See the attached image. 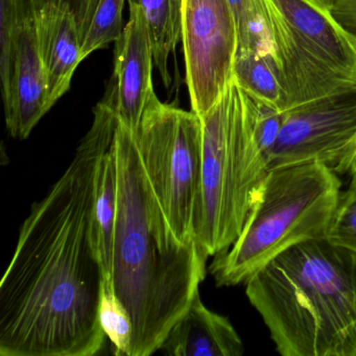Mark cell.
<instances>
[{
	"label": "cell",
	"instance_id": "obj_20",
	"mask_svg": "<svg viewBox=\"0 0 356 356\" xmlns=\"http://www.w3.org/2000/svg\"><path fill=\"white\" fill-rule=\"evenodd\" d=\"M326 237L356 253V193L341 191Z\"/></svg>",
	"mask_w": 356,
	"mask_h": 356
},
{
	"label": "cell",
	"instance_id": "obj_5",
	"mask_svg": "<svg viewBox=\"0 0 356 356\" xmlns=\"http://www.w3.org/2000/svg\"><path fill=\"white\" fill-rule=\"evenodd\" d=\"M341 187L337 172L321 163L268 170L236 241L214 255L209 270L216 285L245 283L291 245L326 236Z\"/></svg>",
	"mask_w": 356,
	"mask_h": 356
},
{
	"label": "cell",
	"instance_id": "obj_23",
	"mask_svg": "<svg viewBox=\"0 0 356 356\" xmlns=\"http://www.w3.org/2000/svg\"><path fill=\"white\" fill-rule=\"evenodd\" d=\"M348 174L350 175V185L349 191H354L356 193V152L354 155L353 160H352L351 166H350L349 172Z\"/></svg>",
	"mask_w": 356,
	"mask_h": 356
},
{
	"label": "cell",
	"instance_id": "obj_11",
	"mask_svg": "<svg viewBox=\"0 0 356 356\" xmlns=\"http://www.w3.org/2000/svg\"><path fill=\"white\" fill-rule=\"evenodd\" d=\"M0 79L8 132L13 138L26 139L47 113L37 19L18 32L9 56L0 63Z\"/></svg>",
	"mask_w": 356,
	"mask_h": 356
},
{
	"label": "cell",
	"instance_id": "obj_13",
	"mask_svg": "<svg viewBox=\"0 0 356 356\" xmlns=\"http://www.w3.org/2000/svg\"><path fill=\"white\" fill-rule=\"evenodd\" d=\"M39 49L47 78V112L70 90L72 76L82 59V41L70 14L37 18Z\"/></svg>",
	"mask_w": 356,
	"mask_h": 356
},
{
	"label": "cell",
	"instance_id": "obj_18",
	"mask_svg": "<svg viewBox=\"0 0 356 356\" xmlns=\"http://www.w3.org/2000/svg\"><path fill=\"white\" fill-rule=\"evenodd\" d=\"M126 0H99L82 45V59L116 42L124 32L122 10Z\"/></svg>",
	"mask_w": 356,
	"mask_h": 356
},
{
	"label": "cell",
	"instance_id": "obj_1",
	"mask_svg": "<svg viewBox=\"0 0 356 356\" xmlns=\"http://www.w3.org/2000/svg\"><path fill=\"white\" fill-rule=\"evenodd\" d=\"M118 116L101 101L90 130L51 191L31 208L0 283V355L92 356L105 276L95 227L97 160Z\"/></svg>",
	"mask_w": 356,
	"mask_h": 356
},
{
	"label": "cell",
	"instance_id": "obj_8",
	"mask_svg": "<svg viewBox=\"0 0 356 356\" xmlns=\"http://www.w3.org/2000/svg\"><path fill=\"white\" fill-rule=\"evenodd\" d=\"M356 152V90L301 104L282 112L268 170L321 163L337 174L349 172Z\"/></svg>",
	"mask_w": 356,
	"mask_h": 356
},
{
	"label": "cell",
	"instance_id": "obj_7",
	"mask_svg": "<svg viewBox=\"0 0 356 356\" xmlns=\"http://www.w3.org/2000/svg\"><path fill=\"white\" fill-rule=\"evenodd\" d=\"M135 135L147 178L172 232L181 243H197L202 174L200 116L156 97Z\"/></svg>",
	"mask_w": 356,
	"mask_h": 356
},
{
	"label": "cell",
	"instance_id": "obj_4",
	"mask_svg": "<svg viewBox=\"0 0 356 356\" xmlns=\"http://www.w3.org/2000/svg\"><path fill=\"white\" fill-rule=\"evenodd\" d=\"M258 99L232 79L203 115L202 174L195 236L208 256L241 232L268 164L256 136Z\"/></svg>",
	"mask_w": 356,
	"mask_h": 356
},
{
	"label": "cell",
	"instance_id": "obj_14",
	"mask_svg": "<svg viewBox=\"0 0 356 356\" xmlns=\"http://www.w3.org/2000/svg\"><path fill=\"white\" fill-rule=\"evenodd\" d=\"M113 141V140H112ZM112 145V143H111ZM95 227L99 259L103 266L106 285L111 289L113 275L114 234L118 213V177L111 145L97 160L95 178Z\"/></svg>",
	"mask_w": 356,
	"mask_h": 356
},
{
	"label": "cell",
	"instance_id": "obj_21",
	"mask_svg": "<svg viewBox=\"0 0 356 356\" xmlns=\"http://www.w3.org/2000/svg\"><path fill=\"white\" fill-rule=\"evenodd\" d=\"M99 3V0H33L37 18L56 13L72 15L78 26L82 45Z\"/></svg>",
	"mask_w": 356,
	"mask_h": 356
},
{
	"label": "cell",
	"instance_id": "obj_10",
	"mask_svg": "<svg viewBox=\"0 0 356 356\" xmlns=\"http://www.w3.org/2000/svg\"><path fill=\"white\" fill-rule=\"evenodd\" d=\"M130 18L115 42L114 72L106 97L118 120L136 134L145 110L157 97L153 86L154 54L140 6L129 0Z\"/></svg>",
	"mask_w": 356,
	"mask_h": 356
},
{
	"label": "cell",
	"instance_id": "obj_3",
	"mask_svg": "<svg viewBox=\"0 0 356 356\" xmlns=\"http://www.w3.org/2000/svg\"><path fill=\"white\" fill-rule=\"evenodd\" d=\"M283 356H356V253L326 236L291 245L245 282Z\"/></svg>",
	"mask_w": 356,
	"mask_h": 356
},
{
	"label": "cell",
	"instance_id": "obj_22",
	"mask_svg": "<svg viewBox=\"0 0 356 356\" xmlns=\"http://www.w3.org/2000/svg\"><path fill=\"white\" fill-rule=\"evenodd\" d=\"M333 17L356 38V0H327Z\"/></svg>",
	"mask_w": 356,
	"mask_h": 356
},
{
	"label": "cell",
	"instance_id": "obj_9",
	"mask_svg": "<svg viewBox=\"0 0 356 356\" xmlns=\"http://www.w3.org/2000/svg\"><path fill=\"white\" fill-rule=\"evenodd\" d=\"M191 111L203 115L233 79L237 51L228 0H182V40Z\"/></svg>",
	"mask_w": 356,
	"mask_h": 356
},
{
	"label": "cell",
	"instance_id": "obj_6",
	"mask_svg": "<svg viewBox=\"0 0 356 356\" xmlns=\"http://www.w3.org/2000/svg\"><path fill=\"white\" fill-rule=\"evenodd\" d=\"M284 81L285 110L356 90V38L327 0H254Z\"/></svg>",
	"mask_w": 356,
	"mask_h": 356
},
{
	"label": "cell",
	"instance_id": "obj_15",
	"mask_svg": "<svg viewBox=\"0 0 356 356\" xmlns=\"http://www.w3.org/2000/svg\"><path fill=\"white\" fill-rule=\"evenodd\" d=\"M147 20L154 63L164 86L172 84L168 59L182 40V0H135Z\"/></svg>",
	"mask_w": 356,
	"mask_h": 356
},
{
	"label": "cell",
	"instance_id": "obj_17",
	"mask_svg": "<svg viewBox=\"0 0 356 356\" xmlns=\"http://www.w3.org/2000/svg\"><path fill=\"white\" fill-rule=\"evenodd\" d=\"M228 3L236 26V55L245 53L276 55L266 22L255 1L228 0Z\"/></svg>",
	"mask_w": 356,
	"mask_h": 356
},
{
	"label": "cell",
	"instance_id": "obj_16",
	"mask_svg": "<svg viewBox=\"0 0 356 356\" xmlns=\"http://www.w3.org/2000/svg\"><path fill=\"white\" fill-rule=\"evenodd\" d=\"M233 79L252 97L284 111V81L274 54L245 53L235 56Z\"/></svg>",
	"mask_w": 356,
	"mask_h": 356
},
{
	"label": "cell",
	"instance_id": "obj_2",
	"mask_svg": "<svg viewBox=\"0 0 356 356\" xmlns=\"http://www.w3.org/2000/svg\"><path fill=\"white\" fill-rule=\"evenodd\" d=\"M118 177L111 289L130 314L131 356L160 350L205 278L209 256L177 238L147 178L136 135L118 120L111 145Z\"/></svg>",
	"mask_w": 356,
	"mask_h": 356
},
{
	"label": "cell",
	"instance_id": "obj_19",
	"mask_svg": "<svg viewBox=\"0 0 356 356\" xmlns=\"http://www.w3.org/2000/svg\"><path fill=\"white\" fill-rule=\"evenodd\" d=\"M99 320L106 337L111 341L114 354L131 356L133 324L130 314L116 297L113 289L106 284L102 297Z\"/></svg>",
	"mask_w": 356,
	"mask_h": 356
},
{
	"label": "cell",
	"instance_id": "obj_12",
	"mask_svg": "<svg viewBox=\"0 0 356 356\" xmlns=\"http://www.w3.org/2000/svg\"><path fill=\"white\" fill-rule=\"evenodd\" d=\"M160 350L172 356H241L245 346L230 321L208 309L197 291Z\"/></svg>",
	"mask_w": 356,
	"mask_h": 356
}]
</instances>
